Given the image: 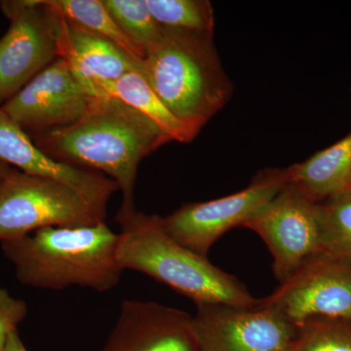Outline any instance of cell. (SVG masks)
I'll return each mask as SVG.
<instances>
[{"instance_id":"1","label":"cell","mask_w":351,"mask_h":351,"mask_svg":"<svg viewBox=\"0 0 351 351\" xmlns=\"http://www.w3.org/2000/svg\"><path fill=\"white\" fill-rule=\"evenodd\" d=\"M32 140L55 160L101 173L117 182L122 193L121 214L135 210L141 161L170 142L144 114L110 97H93L80 119Z\"/></svg>"},{"instance_id":"2","label":"cell","mask_w":351,"mask_h":351,"mask_svg":"<svg viewBox=\"0 0 351 351\" xmlns=\"http://www.w3.org/2000/svg\"><path fill=\"white\" fill-rule=\"evenodd\" d=\"M117 244L119 233L105 221L41 228L1 242V247L24 285L49 290L80 286L107 292L117 287L123 271Z\"/></svg>"},{"instance_id":"3","label":"cell","mask_w":351,"mask_h":351,"mask_svg":"<svg viewBox=\"0 0 351 351\" xmlns=\"http://www.w3.org/2000/svg\"><path fill=\"white\" fill-rule=\"evenodd\" d=\"M141 73L174 117L196 134L230 101L213 34L164 29L145 51Z\"/></svg>"},{"instance_id":"4","label":"cell","mask_w":351,"mask_h":351,"mask_svg":"<svg viewBox=\"0 0 351 351\" xmlns=\"http://www.w3.org/2000/svg\"><path fill=\"white\" fill-rule=\"evenodd\" d=\"M117 260L122 269L136 270L169 286L199 304L252 306L260 300L234 276L207 258L175 241L164 230L160 217L133 210L119 213Z\"/></svg>"},{"instance_id":"5","label":"cell","mask_w":351,"mask_h":351,"mask_svg":"<svg viewBox=\"0 0 351 351\" xmlns=\"http://www.w3.org/2000/svg\"><path fill=\"white\" fill-rule=\"evenodd\" d=\"M107 210L63 182L13 169L0 184V241L50 226L105 223Z\"/></svg>"},{"instance_id":"6","label":"cell","mask_w":351,"mask_h":351,"mask_svg":"<svg viewBox=\"0 0 351 351\" xmlns=\"http://www.w3.org/2000/svg\"><path fill=\"white\" fill-rule=\"evenodd\" d=\"M288 182V168L263 170L239 193L205 202L186 203L161 218V223L178 243L207 258L219 237L233 228L246 225Z\"/></svg>"},{"instance_id":"7","label":"cell","mask_w":351,"mask_h":351,"mask_svg":"<svg viewBox=\"0 0 351 351\" xmlns=\"http://www.w3.org/2000/svg\"><path fill=\"white\" fill-rule=\"evenodd\" d=\"M10 22L0 39V107L60 58L61 15L49 0L0 1Z\"/></svg>"},{"instance_id":"8","label":"cell","mask_w":351,"mask_h":351,"mask_svg":"<svg viewBox=\"0 0 351 351\" xmlns=\"http://www.w3.org/2000/svg\"><path fill=\"white\" fill-rule=\"evenodd\" d=\"M263 302L297 329L316 318L351 320V261L316 252Z\"/></svg>"},{"instance_id":"9","label":"cell","mask_w":351,"mask_h":351,"mask_svg":"<svg viewBox=\"0 0 351 351\" xmlns=\"http://www.w3.org/2000/svg\"><path fill=\"white\" fill-rule=\"evenodd\" d=\"M193 316L199 351H290L298 329L263 300L252 306L199 304Z\"/></svg>"},{"instance_id":"10","label":"cell","mask_w":351,"mask_h":351,"mask_svg":"<svg viewBox=\"0 0 351 351\" xmlns=\"http://www.w3.org/2000/svg\"><path fill=\"white\" fill-rule=\"evenodd\" d=\"M244 226L269 247L280 284L306 258L321 251L319 204L307 199L291 182Z\"/></svg>"},{"instance_id":"11","label":"cell","mask_w":351,"mask_h":351,"mask_svg":"<svg viewBox=\"0 0 351 351\" xmlns=\"http://www.w3.org/2000/svg\"><path fill=\"white\" fill-rule=\"evenodd\" d=\"M92 99L60 57L0 108L32 138L71 125L82 117Z\"/></svg>"},{"instance_id":"12","label":"cell","mask_w":351,"mask_h":351,"mask_svg":"<svg viewBox=\"0 0 351 351\" xmlns=\"http://www.w3.org/2000/svg\"><path fill=\"white\" fill-rule=\"evenodd\" d=\"M101 351H199L193 316L152 302L124 301Z\"/></svg>"},{"instance_id":"13","label":"cell","mask_w":351,"mask_h":351,"mask_svg":"<svg viewBox=\"0 0 351 351\" xmlns=\"http://www.w3.org/2000/svg\"><path fill=\"white\" fill-rule=\"evenodd\" d=\"M0 161L19 168L25 174L63 182L106 210L113 193L119 191L117 182L101 173L60 162L46 154L1 108Z\"/></svg>"},{"instance_id":"14","label":"cell","mask_w":351,"mask_h":351,"mask_svg":"<svg viewBox=\"0 0 351 351\" xmlns=\"http://www.w3.org/2000/svg\"><path fill=\"white\" fill-rule=\"evenodd\" d=\"M59 48L60 57L66 60L87 93L95 83L114 82L131 71H141L142 61L134 59L110 39L62 15Z\"/></svg>"},{"instance_id":"15","label":"cell","mask_w":351,"mask_h":351,"mask_svg":"<svg viewBox=\"0 0 351 351\" xmlns=\"http://www.w3.org/2000/svg\"><path fill=\"white\" fill-rule=\"evenodd\" d=\"M288 170L289 182L317 204L350 191L351 133Z\"/></svg>"},{"instance_id":"16","label":"cell","mask_w":351,"mask_h":351,"mask_svg":"<svg viewBox=\"0 0 351 351\" xmlns=\"http://www.w3.org/2000/svg\"><path fill=\"white\" fill-rule=\"evenodd\" d=\"M88 93L92 97H110L123 101L154 122L170 141L186 144L197 136L166 108L141 71H131L114 82L95 83Z\"/></svg>"},{"instance_id":"17","label":"cell","mask_w":351,"mask_h":351,"mask_svg":"<svg viewBox=\"0 0 351 351\" xmlns=\"http://www.w3.org/2000/svg\"><path fill=\"white\" fill-rule=\"evenodd\" d=\"M51 5L66 20L110 39L137 61L144 52L120 29L101 0H49Z\"/></svg>"},{"instance_id":"18","label":"cell","mask_w":351,"mask_h":351,"mask_svg":"<svg viewBox=\"0 0 351 351\" xmlns=\"http://www.w3.org/2000/svg\"><path fill=\"white\" fill-rule=\"evenodd\" d=\"M157 24L164 29L213 34L215 18L207 0H147Z\"/></svg>"},{"instance_id":"19","label":"cell","mask_w":351,"mask_h":351,"mask_svg":"<svg viewBox=\"0 0 351 351\" xmlns=\"http://www.w3.org/2000/svg\"><path fill=\"white\" fill-rule=\"evenodd\" d=\"M321 250L351 261V189L319 204Z\"/></svg>"},{"instance_id":"20","label":"cell","mask_w":351,"mask_h":351,"mask_svg":"<svg viewBox=\"0 0 351 351\" xmlns=\"http://www.w3.org/2000/svg\"><path fill=\"white\" fill-rule=\"evenodd\" d=\"M121 31L144 52L160 36L147 0H101Z\"/></svg>"},{"instance_id":"21","label":"cell","mask_w":351,"mask_h":351,"mask_svg":"<svg viewBox=\"0 0 351 351\" xmlns=\"http://www.w3.org/2000/svg\"><path fill=\"white\" fill-rule=\"evenodd\" d=\"M290 351H351V320L316 318L298 328Z\"/></svg>"},{"instance_id":"22","label":"cell","mask_w":351,"mask_h":351,"mask_svg":"<svg viewBox=\"0 0 351 351\" xmlns=\"http://www.w3.org/2000/svg\"><path fill=\"white\" fill-rule=\"evenodd\" d=\"M27 314V304L0 287V351H3L11 332L17 330Z\"/></svg>"},{"instance_id":"23","label":"cell","mask_w":351,"mask_h":351,"mask_svg":"<svg viewBox=\"0 0 351 351\" xmlns=\"http://www.w3.org/2000/svg\"><path fill=\"white\" fill-rule=\"evenodd\" d=\"M3 351H27L18 334V330L11 332Z\"/></svg>"},{"instance_id":"24","label":"cell","mask_w":351,"mask_h":351,"mask_svg":"<svg viewBox=\"0 0 351 351\" xmlns=\"http://www.w3.org/2000/svg\"><path fill=\"white\" fill-rule=\"evenodd\" d=\"M13 168L10 167L8 164L1 162L0 161V184L4 181V179L12 172Z\"/></svg>"}]
</instances>
